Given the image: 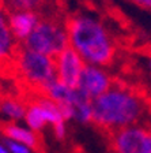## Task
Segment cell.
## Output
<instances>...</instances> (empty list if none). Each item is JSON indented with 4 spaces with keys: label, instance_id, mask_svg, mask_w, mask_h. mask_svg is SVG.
Wrapping results in <instances>:
<instances>
[{
    "label": "cell",
    "instance_id": "1",
    "mask_svg": "<svg viewBox=\"0 0 151 153\" xmlns=\"http://www.w3.org/2000/svg\"><path fill=\"white\" fill-rule=\"evenodd\" d=\"M150 109L151 99L146 97L142 89L114 79L106 92L93 99L91 122L102 131L112 134L133 126Z\"/></svg>",
    "mask_w": 151,
    "mask_h": 153
},
{
    "label": "cell",
    "instance_id": "2",
    "mask_svg": "<svg viewBox=\"0 0 151 153\" xmlns=\"http://www.w3.org/2000/svg\"><path fill=\"white\" fill-rule=\"evenodd\" d=\"M66 26L71 47L82 59L98 66H109L116 57V45L102 23L87 15H67Z\"/></svg>",
    "mask_w": 151,
    "mask_h": 153
},
{
    "label": "cell",
    "instance_id": "3",
    "mask_svg": "<svg viewBox=\"0 0 151 153\" xmlns=\"http://www.w3.org/2000/svg\"><path fill=\"white\" fill-rule=\"evenodd\" d=\"M151 131L142 127L128 126L109 134L112 153H146Z\"/></svg>",
    "mask_w": 151,
    "mask_h": 153
},
{
    "label": "cell",
    "instance_id": "4",
    "mask_svg": "<svg viewBox=\"0 0 151 153\" xmlns=\"http://www.w3.org/2000/svg\"><path fill=\"white\" fill-rule=\"evenodd\" d=\"M55 64H56V79L67 88L71 89L78 88L79 78L85 64L82 56L76 52L75 48L67 45L63 51L55 55Z\"/></svg>",
    "mask_w": 151,
    "mask_h": 153
},
{
    "label": "cell",
    "instance_id": "5",
    "mask_svg": "<svg viewBox=\"0 0 151 153\" xmlns=\"http://www.w3.org/2000/svg\"><path fill=\"white\" fill-rule=\"evenodd\" d=\"M112 83L113 81L106 73L95 68L94 66H85L79 78L78 89L90 100H93L106 92Z\"/></svg>",
    "mask_w": 151,
    "mask_h": 153
},
{
    "label": "cell",
    "instance_id": "6",
    "mask_svg": "<svg viewBox=\"0 0 151 153\" xmlns=\"http://www.w3.org/2000/svg\"><path fill=\"white\" fill-rule=\"evenodd\" d=\"M38 22V14L34 11H19L8 14V26L15 41H23Z\"/></svg>",
    "mask_w": 151,
    "mask_h": 153
},
{
    "label": "cell",
    "instance_id": "7",
    "mask_svg": "<svg viewBox=\"0 0 151 153\" xmlns=\"http://www.w3.org/2000/svg\"><path fill=\"white\" fill-rule=\"evenodd\" d=\"M1 131L10 140H14L16 142L23 143V145H26V146H29L30 149L35 150L38 153H44L42 140L34 130L32 131L26 130V128L15 126V124H3L1 126Z\"/></svg>",
    "mask_w": 151,
    "mask_h": 153
},
{
    "label": "cell",
    "instance_id": "8",
    "mask_svg": "<svg viewBox=\"0 0 151 153\" xmlns=\"http://www.w3.org/2000/svg\"><path fill=\"white\" fill-rule=\"evenodd\" d=\"M26 104L21 97H14L13 94L0 93V114L7 115L11 119H21L25 116Z\"/></svg>",
    "mask_w": 151,
    "mask_h": 153
},
{
    "label": "cell",
    "instance_id": "9",
    "mask_svg": "<svg viewBox=\"0 0 151 153\" xmlns=\"http://www.w3.org/2000/svg\"><path fill=\"white\" fill-rule=\"evenodd\" d=\"M7 14L19 13V11H34L40 13L45 6L46 0H0Z\"/></svg>",
    "mask_w": 151,
    "mask_h": 153
},
{
    "label": "cell",
    "instance_id": "10",
    "mask_svg": "<svg viewBox=\"0 0 151 153\" xmlns=\"http://www.w3.org/2000/svg\"><path fill=\"white\" fill-rule=\"evenodd\" d=\"M6 143H7V149L11 153H32L29 146H26V145H23L21 142H16L14 140L6 141Z\"/></svg>",
    "mask_w": 151,
    "mask_h": 153
},
{
    "label": "cell",
    "instance_id": "11",
    "mask_svg": "<svg viewBox=\"0 0 151 153\" xmlns=\"http://www.w3.org/2000/svg\"><path fill=\"white\" fill-rule=\"evenodd\" d=\"M53 130H55V134H56L57 138H64L66 135V127H64V123H57L53 126Z\"/></svg>",
    "mask_w": 151,
    "mask_h": 153
},
{
    "label": "cell",
    "instance_id": "12",
    "mask_svg": "<svg viewBox=\"0 0 151 153\" xmlns=\"http://www.w3.org/2000/svg\"><path fill=\"white\" fill-rule=\"evenodd\" d=\"M132 3H135L136 6L142 7L146 10H151V0H131Z\"/></svg>",
    "mask_w": 151,
    "mask_h": 153
},
{
    "label": "cell",
    "instance_id": "13",
    "mask_svg": "<svg viewBox=\"0 0 151 153\" xmlns=\"http://www.w3.org/2000/svg\"><path fill=\"white\" fill-rule=\"evenodd\" d=\"M0 153H10V150L7 149V146H3V145H0Z\"/></svg>",
    "mask_w": 151,
    "mask_h": 153
},
{
    "label": "cell",
    "instance_id": "14",
    "mask_svg": "<svg viewBox=\"0 0 151 153\" xmlns=\"http://www.w3.org/2000/svg\"><path fill=\"white\" fill-rule=\"evenodd\" d=\"M146 153H151V137H150V142H148V148H147V152Z\"/></svg>",
    "mask_w": 151,
    "mask_h": 153
},
{
    "label": "cell",
    "instance_id": "15",
    "mask_svg": "<svg viewBox=\"0 0 151 153\" xmlns=\"http://www.w3.org/2000/svg\"><path fill=\"white\" fill-rule=\"evenodd\" d=\"M150 66H151V51H150Z\"/></svg>",
    "mask_w": 151,
    "mask_h": 153
},
{
    "label": "cell",
    "instance_id": "16",
    "mask_svg": "<svg viewBox=\"0 0 151 153\" xmlns=\"http://www.w3.org/2000/svg\"><path fill=\"white\" fill-rule=\"evenodd\" d=\"M0 93H1V90H0Z\"/></svg>",
    "mask_w": 151,
    "mask_h": 153
}]
</instances>
